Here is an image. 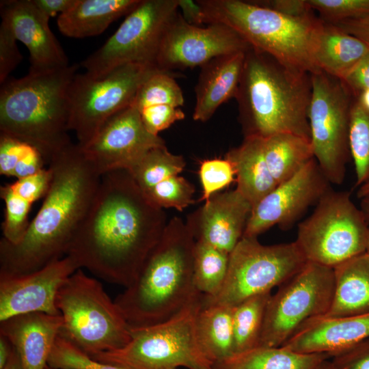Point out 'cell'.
Listing matches in <instances>:
<instances>
[{
    "mask_svg": "<svg viewBox=\"0 0 369 369\" xmlns=\"http://www.w3.org/2000/svg\"><path fill=\"white\" fill-rule=\"evenodd\" d=\"M167 222L126 169L102 175L66 256L105 282L129 286Z\"/></svg>",
    "mask_w": 369,
    "mask_h": 369,
    "instance_id": "1",
    "label": "cell"
},
{
    "mask_svg": "<svg viewBox=\"0 0 369 369\" xmlns=\"http://www.w3.org/2000/svg\"><path fill=\"white\" fill-rule=\"evenodd\" d=\"M52 178L42 206L16 244L0 241V275L33 273L66 256L100 177L80 146L71 144L48 167Z\"/></svg>",
    "mask_w": 369,
    "mask_h": 369,
    "instance_id": "2",
    "label": "cell"
},
{
    "mask_svg": "<svg viewBox=\"0 0 369 369\" xmlns=\"http://www.w3.org/2000/svg\"><path fill=\"white\" fill-rule=\"evenodd\" d=\"M195 243L182 219L167 222L134 282L114 299L131 329L166 321L202 295L193 283Z\"/></svg>",
    "mask_w": 369,
    "mask_h": 369,
    "instance_id": "3",
    "label": "cell"
},
{
    "mask_svg": "<svg viewBox=\"0 0 369 369\" xmlns=\"http://www.w3.org/2000/svg\"><path fill=\"white\" fill-rule=\"evenodd\" d=\"M310 74L251 46L234 96L245 136L288 133L310 141Z\"/></svg>",
    "mask_w": 369,
    "mask_h": 369,
    "instance_id": "4",
    "label": "cell"
},
{
    "mask_svg": "<svg viewBox=\"0 0 369 369\" xmlns=\"http://www.w3.org/2000/svg\"><path fill=\"white\" fill-rule=\"evenodd\" d=\"M77 64L44 73H28L1 84L0 133L37 148L46 164L72 144L71 83Z\"/></svg>",
    "mask_w": 369,
    "mask_h": 369,
    "instance_id": "5",
    "label": "cell"
},
{
    "mask_svg": "<svg viewBox=\"0 0 369 369\" xmlns=\"http://www.w3.org/2000/svg\"><path fill=\"white\" fill-rule=\"evenodd\" d=\"M203 23L229 26L251 47L262 51L292 70L320 71L314 54L323 21L315 15L297 18L260 6L252 1L197 0Z\"/></svg>",
    "mask_w": 369,
    "mask_h": 369,
    "instance_id": "6",
    "label": "cell"
},
{
    "mask_svg": "<svg viewBox=\"0 0 369 369\" xmlns=\"http://www.w3.org/2000/svg\"><path fill=\"white\" fill-rule=\"evenodd\" d=\"M59 334L89 355L120 349L131 328L100 282L77 269L59 288L55 300Z\"/></svg>",
    "mask_w": 369,
    "mask_h": 369,
    "instance_id": "7",
    "label": "cell"
},
{
    "mask_svg": "<svg viewBox=\"0 0 369 369\" xmlns=\"http://www.w3.org/2000/svg\"><path fill=\"white\" fill-rule=\"evenodd\" d=\"M202 296L166 321L131 329V338L123 348L90 355L127 369H213L196 334Z\"/></svg>",
    "mask_w": 369,
    "mask_h": 369,
    "instance_id": "8",
    "label": "cell"
},
{
    "mask_svg": "<svg viewBox=\"0 0 369 369\" xmlns=\"http://www.w3.org/2000/svg\"><path fill=\"white\" fill-rule=\"evenodd\" d=\"M368 224L350 193L330 189L298 224L295 241L307 262L334 269L365 253Z\"/></svg>",
    "mask_w": 369,
    "mask_h": 369,
    "instance_id": "9",
    "label": "cell"
},
{
    "mask_svg": "<svg viewBox=\"0 0 369 369\" xmlns=\"http://www.w3.org/2000/svg\"><path fill=\"white\" fill-rule=\"evenodd\" d=\"M307 263L296 243L262 245L257 237L243 236L229 257L224 283L213 297L203 295L202 306L234 307L279 286Z\"/></svg>",
    "mask_w": 369,
    "mask_h": 369,
    "instance_id": "10",
    "label": "cell"
},
{
    "mask_svg": "<svg viewBox=\"0 0 369 369\" xmlns=\"http://www.w3.org/2000/svg\"><path fill=\"white\" fill-rule=\"evenodd\" d=\"M310 75L308 120L314 157L329 183L340 185L351 156L349 124L354 98L340 79L322 70Z\"/></svg>",
    "mask_w": 369,
    "mask_h": 369,
    "instance_id": "11",
    "label": "cell"
},
{
    "mask_svg": "<svg viewBox=\"0 0 369 369\" xmlns=\"http://www.w3.org/2000/svg\"><path fill=\"white\" fill-rule=\"evenodd\" d=\"M178 9V0H141L106 42L81 62L85 73L100 78L127 64L156 66L162 40Z\"/></svg>",
    "mask_w": 369,
    "mask_h": 369,
    "instance_id": "12",
    "label": "cell"
},
{
    "mask_svg": "<svg viewBox=\"0 0 369 369\" xmlns=\"http://www.w3.org/2000/svg\"><path fill=\"white\" fill-rule=\"evenodd\" d=\"M158 70L155 66L127 64L100 78L76 74L69 92L70 131L78 144H87L109 118L131 105L141 85Z\"/></svg>",
    "mask_w": 369,
    "mask_h": 369,
    "instance_id": "13",
    "label": "cell"
},
{
    "mask_svg": "<svg viewBox=\"0 0 369 369\" xmlns=\"http://www.w3.org/2000/svg\"><path fill=\"white\" fill-rule=\"evenodd\" d=\"M333 288V269L307 262L271 295L258 346H281L308 320L325 315Z\"/></svg>",
    "mask_w": 369,
    "mask_h": 369,
    "instance_id": "14",
    "label": "cell"
},
{
    "mask_svg": "<svg viewBox=\"0 0 369 369\" xmlns=\"http://www.w3.org/2000/svg\"><path fill=\"white\" fill-rule=\"evenodd\" d=\"M250 44L235 30L219 23L206 27L188 23L177 12L162 40L156 59V67L173 72L202 66L210 59L246 52Z\"/></svg>",
    "mask_w": 369,
    "mask_h": 369,
    "instance_id": "15",
    "label": "cell"
},
{
    "mask_svg": "<svg viewBox=\"0 0 369 369\" xmlns=\"http://www.w3.org/2000/svg\"><path fill=\"white\" fill-rule=\"evenodd\" d=\"M165 145L160 136L147 131L139 110L131 105L109 118L87 144L79 146L94 172L102 176L129 170L150 149Z\"/></svg>",
    "mask_w": 369,
    "mask_h": 369,
    "instance_id": "16",
    "label": "cell"
},
{
    "mask_svg": "<svg viewBox=\"0 0 369 369\" xmlns=\"http://www.w3.org/2000/svg\"><path fill=\"white\" fill-rule=\"evenodd\" d=\"M330 184L313 159L252 208L243 236L258 237L275 226L289 228L310 206L318 203L331 189Z\"/></svg>",
    "mask_w": 369,
    "mask_h": 369,
    "instance_id": "17",
    "label": "cell"
},
{
    "mask_svg": "<svg viewBox=\"0 0 369 369\" xmlns=\"http://www.w3.org/2000/svg\"><path fill=\"white\" fill-rule=\"evenodd\" d=\"M77 269L66 256L31 273L0 275V321L33 312L61 315L55 303L57 292Z\"/></svg>",
    "mask_w": 369,
    "mask_h": 369,
    "instance_id": "18",
    "label": "cell"
},
{
    "mask_svg": "<svg viewBox=\"0 0 369 369\" xmlns=\"http://www.w3.org/2000/svg\"><path fill=\"white\" fill-rule=\"evenodd\" d=\"M0 10L1 22L28 49L29 73H44L69 66L66 55L49 27V19L31 0L1 1Z\"/></svg>",
    "mask_w": 369,
    "mask_h": 369,
    "instance_id": "19",
    "label": "cell"
},
{
    "mask_svg": "<svg viewBox=\"0 0 369 369\" xmlns=\"http://www.w3.org/2000/svg\"><path fill=\"white\" fill-rule=\"evenodd\" d=\"M252 208L236 189L217 193L189 215L186 223L195 241L230 254L243 236Z\"/></svg>",
    "mask_w": 369,
    "mask_h": 369,
    "instance_id": "20",
    "label": "cell"
},
{
    "mask_svg": "<svg viewBox=\"0 0 369 369\" xmlns=\"http://www.w3.org/2000/svg\"><path fill=\"white\" fill-rule=\"evenodd\" d=\"M369 338V313L344 316H321L305 322L282 346L301 353L330 356Z\"/></svg>",
    "mask_w": 369,
    "mask_h": 369,
    "instance_id": "21",
    "label": "cell"
},
{
    "mask_svg": "<svg viewBox=\"0 0 369 369\" xmlns=\"http://www.w3.org/2000/svg\"><path fill=\"white\" fill-rule=\"evenodd\" d=\"M62 326L61 315L33 312L0 321V333L16 350L23 369H45Z\"/></svg>",
    "mask_w": 369,
    "mask_h": 369,
    "instance_id": "22",
    "label": "cell"
},
{
    "mask_svg": "<svg viewBox=\"0 0 369 369\" xmlns=\"http://www.w3.org/2000/svg\"><path fill=\"white\" fill-rule=\"evenodd\" d=\"M245 53L219 56L200 66L195 87L194 120L208 121L221 105L235 96Z\"/></svg>",
    "mask_w": 369,
    "mask_h": 369,
    "instance_id": "23",
    "label": "cell"
},
{
    "mask_svg": "<svg viewBox=\"0 0 369 369\" xmlns=\"http://www.w3.org/2000/svg\"><path fill=\"white\" fill-rule=\"evenodd\" d=\"M334 288L327 317L369 313V256L363 253L333 269Z\"/></svg>",
    "mask_w": 369,
    "mask_h": 369,
    "instance_id": "24",
    "label": "cell"
},
{
    "mask_svg": "<svg viewBox=\"0 0 369 369\" xmlns=\"http://www.w3.org/2000/svg\"><path fill=\"white\" fill-rule=\"evenodd\" d=\"M225 158L234 167L236 189L253 208L277 187L264 158L260 136H245L241 144L228 151Z\"/></svg>",
    "mask_w": 369,
    "mask_h": 369,
    "instance_id": "25",
    "label": "cell"
},
{
    "mask_svg": "<svg viewBox=\"0 0 369 369\" xmlns=\"http://www.w3.org/2000/svg\"><path fill=\"white\" fill-rule=\"evenodd\" d=\"M141 0H77L75 5L59 15L57 25L64 36L82 38L102 33L109 25L128 14Z\"/></svg>",
    "mask_w": 369,
    "mask_h": 369,
    "instance_id": "26",
    "label": "cell"
},
{
    "mask_svg": "<svg viewBox=\"0 0 369 369\" xmlns=\"http://www.w3.org/2000/svg\"><path fill=\"white\" fill-rule=\"evenodd\" d=\"M368 51L369 46L363 41L323 21L314 54L316 66L342 80Z\"/></svg>",
    "mask_w": 369,
    "mask_h": 369,
    "instance_id": "27",
    "label": "cell"
},
{
    "mask_svg": "<svg viewBox=\"0 0 369 369\" xmlns=\"http://www.w3.org/2000/svg\"><path fill=\"white\" fill-rule=\"evenodd\" d=\"M331 356L301 353L283 346H257L213 364V369H315Z\"/></svg>",
    "mask_w": 369,
    "mask_h": 369,
    "instance_id": "28",
    "label": "cell"
},
{
    "mask_svg": "<svg viewBox=\"0 0 369 369\" xmlns=\"http://www.w3.org/2000/svg\"><path fill=\"white\" fill-rule=\"evenodd\" d=\"M232 312V307L202 305L197 313V340L213 365L234 355Z\"/></svg>",
    "mask_w": 369,
    "mask_h": 369,
    "instance_id": "29",
    "label": "cell"
},
{
    "mask_svg": "<svg viewBox=\"0 0 369 369\" xmlns=\"http://www.w3.org/2000/svg\"><path fill=\"white\" fill-rule=\"evenodd\" d=\"M261 142L266 163L277 184L314 159L310 141L299 136L279 133L261 137Z\"/></svg>",
    "mask_w": 369,
    "mask_h": 369,
    "instance_id": "30",
    "label": "cell"
},
{
    "mask_svg": "<svg viewBox=\"0 0 369 369\" xmlns=\"http://www.w3.org/2000/svg\"><path fill=\"white\" fill-rule=\"evenodd\" d=\"M271 292L251 297L233 307L234 355L258 346Z\"/></svg>",
    "mask_w": 369,
    "mask_h": 369,
    "instance_id": "31",
    "label": "cell"
},
{
    "mask_svg": "<svg viewBox=\"0 0 369 369\" xmlns=\"http://www.w3.org/2000/svg\"><path fill=\"white\" fill-rule=\"evenodd\" d=\"M230 254L206 243L195 241L193 275L195 288L206 297H213L221 288L226 277Z\"/></svg>",
    "mask_w": 369,
    "mask_h": 369,
    "instance_id": "32",
    "label": "cell"
},
{
    "mask_svg": "<svg viewBox=\"0 0 369 369\" xmlns=\"http://www.w3.org/2000/svg\"><path fill=\"white\" fill-rule=\"evenodd\" d=\"M185 165L182 156L171 153L165 145L150 149L128 171L144 192L161 181L178 175Z\"/></svg>",
    "mask_w": 369,
    "mask_h": 369,
    "instance_id": "33",
    "label": "cell"
},
{
    "mask_svg": "<svg viewBox=\"0 0 369 369\" xmlns=\"http://www.w3.org/2000/svg\"><path fill=\"white\" fill-rule=\"evenodd\" d=\"M349 147L355 172V187L369 181V110L354 98L349 124Z\"/></svg>",
    "mask_w": 369,
    "mask_h": 369,
    "instance_id": "34",
    "label": "cell"
},
{
    "mask_svg": "<svg viewBox=\"0 0 369 369\" xmlns=\"http://www.w3.org/2000/svg\"><path fill=\"white\" fill-rule=\"evenodd\" d=\"M173 74L160 70L151 74L138 89L131 105L138 110L160 105L182 106L183 93Z\"/></svg>",
    "mask_w": 369,
    "mask_h": 369,
    "instance_id": "35",
    "label": "cell"
},
{
    "mask_svg": "<svg viewBox=\"0 0 369 369\" xmlns=\"http://www.w3.org/2000/svg\"><path fill=\"white\" fill-rule=\"evenodd\" d=\"M0 196L5 203L1 238L10 244H16L28 229V217L33 203L14 192L8 183L1 186Z\"/></svg>",
    "mask_w": 369,
    "mask_h": 369,
    "instance_id": "36",
    "label": "cell"
},
{
    "mask_svg": "<svg viewBox=\"0 0 369 369\" xmlns=\"http://www.w3.org/2000/svg\"><path fill=\"white\" fill-rule=\"evenodd\" d=\"M195 189L192 183L178 175L169 177L143 192L146 198L157 208H175L182 211L195 202Z\"/></svg>",
    "mask_w": 369,
    "mask_h": 369,
    "instance_id": "37",
    "label": "cell"
},
{
    "mask_svg": "<svg viewBox=\"0 0 369 369\" xmlns=\"http://www.w3.org/2000/svg\"><path fill=\"white\" fill-rule=\"evenodd\" d=\"M47 365L54 369H127L93 358L59 333L51 348Z\"/></svg>",
    "mask_w": 369,
    "mask_h": 369,
    "instance_id": "38",
    "label": "cell"
},
{
    "mask_svg": "<svg viewBox=\"0 0 369 369\" xmlns=\"http://www.w3.org/2000/svg\"><path fill=\"white\" fill-rule=\"evenodd\" d=\"M199 176L202 187V195L200 201L204 202L236 180L234 167L226 158L202 161Z\"/></svg>",
    "mask_w": 369,
    "mask_h": 369,
    "instance_id": "39",
    "label": "cell"
},
{
    "mask_svg": "<svg viewBox=\"0 0 369 369\" xmlns=\"http://www.w3.org/2000/svg\"><path fill=\"white\" fill-rule=\"evenodd\" d=\"M324 22L336 23L369 16V0H307Z\"/></svg>",
    "mask_w": 369,
    "mask_h": 369,
    "instance_id": "40",
    "label": "cell"
},
{
    "mask_svg": "<svg viewBox=\"0 0 369 369\" xmlns=\"http://www.w3.org/2000/svg\"><path fill=\"white\" fill-rule=\"evenodd\" d=\"M139 111L144 127L154 135H159V133L185 118L180 108L167 105L147 107Z\"/></svg>",
    "mask_w": 369,
    "mask_h": 369,
    "instance_id": "41",
    "label": "cell"
},
{
    "mask_svg": "<svg viewBox=\"0 0 369 369\" xmlns=\"http://www.w3.org/2000/svg\"><path fill=\"white\" fill-rule=\"evenodd\" d=\"M51 178V172L48 167L8 184L14 192L33 204L41 197H44L49 191Z\"/></svg>",
    "mask_w": 369,
    "mask_h": 369,
    "instance_id": "42",
    "label": "cell"
},
{
    "mask_svg": "<svg viewBox=\"0 0 369 369\" xmlns=\"http://www.w3.org/2000/svg\"><path fill=\"white\" fill-rule=\"evenodd\" d=\"M16 39L8 26L1 22L0 25V83H3L10 72L20 63V54Z\"/></svg>",
    "mask_w": 369,
    "mask_h": 369,
    "instance_id": "43",
    "label": "cell"
},
{
    "mask_svg": "<svg viewBox=\"0 0 369 369\" xmlns=\"http://www.w3.org/2000/svg\"><path fill=\"white\" fill-rule=\"evenodd\" d=\"M334 369H369V338L332 355Z\"/></svg>",
    "mask_w": 369,
    "mask_h": 369,
    "instance_id": "44",
    "label": "cell"
},
{
    "mask_svg": "<svg viewBox=\"0 0 369 369\" xmlns=\"http://www.w3.org/2000/svg\"><path fill=\"white\" fill-rule=\"evenodd\" d=\"M46 161L41 152L24 141L12 177L16 179L29 176L44 169Z\"/></svg>",
    "mask_w": 369,
    "mask_h": 369,
    "instance_id": "45",
    "label": "cell"
},
{
    "mask_svg": "<svg viewBox=\"0 0 369 369\" xmlns=\"http://www.w3.org/2000/svg\"><path fill=\"white\" fill-rule=\"evenodd\" d=\"M24 141L0 133V174L12 176Z\"/></svg>",
    "mask_w": 369,
    "mask_h": 369,
    "instance_id": "46",
    "label": "cell"
},
{
    "mask_svg": "<svg viewBox=\"0 0 369 369\" xmlns=\"http://www.w3.org/2000/svg\"><path fill=\"white\" fill-rule=\"evenodd\" d=\"M341 81L354 98L369 90V51Z\"/></svg>",
    "mask_w": 369,
    "mask_h": 369,
    "instance_id": "47",
    "label": "cell"
},
{
    "mask_svg": "<svg viewBox=\"0 0 369 369\" xmlns=\"http://www.w3.org/2000/svg\"><path fill=\"white\" fill-rule=\"evenodd\" d=\"M252 2L291 17L303 18L314 15L307 0H256Z\"/></svg>",
    "mask_w": 369,
    "mask_h": 369,
    "instance_id": "48",
    "label": "cell"
},
{
    "mask_svg": "<svg viewBox=\"0 0 369 369\" xmlns=\"http://www.w3.org/2000/svg\"><path fill=\"white\" fill-rule=\"evenodd\" d=\"M333 25H336L344 31L359 38L369 46V16L346 19L333 23Z\"/></svg>",
    "mask_w": 369,
    "mask_h": 369,
    "instance_id": "49",
    "label": "cell"
},
{
    "mask_svg": "<svg viewBox=\"0 0 369 369\" xmlns=\"http://www.w3.org/2000/svg\"><path fill=\"white\" fill-rule=\"evenodd\" d=\"M33 5L49 19L59 12L60 14L70 10L77 0H31Z\"/></svg>",
    "mask_w": 369,
    "mask_h": 369,
    "instance_id": "50",
    "label": "cell"
},
{
    "mask_svg": "<svg viewBox=\"0 0 369 369\" xmlns=\"http://www.w3.org/2000/svg\"><path fill=\"white\" fill-rule=\"evenodd\" d=\"M178 8L188 23L196 26L203 24L202 10L197 1L178 0Z\"/></svg>",
    "mask_w": 369,
    "mask_h": 369,
    "instance_id": "51",
    "label": "cell"
},
{
    "mask_svg": "<svg viewBox=\"0 0 369 369\" xmlns=\"http://www.w3.org/2000/svg\"><path fill=\"white\" fill-rule=\"evenodd\" d=\"M14 348L10 340L0 333V369H4L10 361Z\"/></svg>",
    "mask_w": 369,
    "mask_h": 369,
    "instance_id": "52",
    "label": "cell"
},
{
    "mask_svg": "<svg viewBox=\"0 0 369 369\" xmlns=\"http://www.w3.org/2000/svg\"><path fill=\"white\" fill-rule=\"evenodd\" d=\"M4 369H23L19 355L15 348L10 361Z\"/></svg>",
    "mask_w": 369,
    "mask_h": 369,
    "instance_id": "53",
    "label": "cell"
},
{
    "mask_svg": "<svg viewBox=\"0 0 369 369\" xmlns=\"http://www.w3.org/2000/svg\"><path fill=\"white\" fill-rule=\"evenodd\" d=\"M359 208L369 225V196L361 199Z\"/></svg>",
    "mask_w": 369,
    "mask_h": 369,
    "instance_id": "54",
    "label": "cell"
},
{
    "mask_svg": "<svg viewBox=\"0 0 369 369\" xmlns=\"http://www.w3.org/2000/svg\"><path fill=\"white\" fill-rule=\"evenodd\" d=\"M364 108L369 110V90L363 92L357 98H355Z\"/></svg>",
    "mask_w": 369,
    "mask_h": 369,
    "instance_id": "55",
    "label": "cell"
},
{
    "mask_svg": "<svg viewBox=\"0 0 369 369\" xmlns=\"http://www.w3.org/2000/svg\"><path fill=\"white\" fill-rule=\"evenodd\" d=\"M357 195L359 199L369 196V181L359 187Z\"/></svg>",
    "mask_w": 369,
    "mask_h": 369,
    "instance_id": "56",
    "label": "cell"
},
{
    "mask_svg": "<svg viewBox=\"0 0 369 369\" xmlns=\"http://www.w3.org/2000/svg\"><path fill=\"white\" fill-rule=\"evenodd\" d=\"M329 359H327L323 361L315 369H334Z\"/></svg>",
    "mask_w": 369,
    "mask_h": 369,
    "instance_id": "57",
    "label": "cell"
},
{
    "mask_svg": "<svg viewBox=\"0 0 369 369\" xmlns=\"http://www.w3.org/2000/svg\"><path fill=\"white\" fill-rule=\"evenodd\" d=\"M365 253L369 256V235H368V242H367Z\"/></svg>",
    "mask_w": 369,
    "mask_h": 369,
    "instance_id": "58",
    "label": "cell"
},
{
    "mask_svg": "<svg viewBox=\"0 0 369 369\" xmlns=\"http://www.w3.org/2000/svg\"><path fill=\"white\" fill-rule=\"evenodd\" d=\"M45 369H54L49 366L48 365L46 366Z\"/></svg>",
    "mask_w": 369,
    "mask_h": 369,
    "instance_id": "59",
    "label": "cell"
}]
</instances>
